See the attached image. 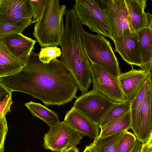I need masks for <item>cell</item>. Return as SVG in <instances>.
<instances>
[{"mask_svg":"<svg viewBox=\"0 0 152 152\" xmlns=\"http://www.w3.org/2000/svg\"><path fill=\"white\" fill-rule=\"evenodd\" d=\"M82 39L86 53L92 64L99 66L113 76L118 77L121 72L108 40L98 34L89 33L83 29Z\"/></svg>","mask_w":152,"mask_h":152,"instance_id":"obj_4","label":"cell"},{"mask_svg":"<svg viewBox=\"0 0 152 152\" xmlns=\"http://www.w3.org/2000/svg\"><path fill=\"white\" fill-rule=\"evenodd\" d=\"M12 93L0 82V103L4 100L7 96H12Z\"/></svg>","mask_w":152,"mask_h":152,"instance_id":"obj_30","label":"cell"},{"mask_svg":"<svg viewBox=\"0 0 152 152\" xmlns=\"http://www.w3.org/2000/svg\"><path fill=\"white\" fill-rule=\"evenodd\" d=\"M64 121L83 137L94 140L99 136V126L73 107L66 112Z\"/></svg>","mask_w":152,"mask_h":152,"instance_id":"obj_14","label":"cell"},{"mask_svg":"<svg viewBox=\"0 0 152 152\" xmlns=\"http://www.w3.org/2000/svg\"><path fill=\"white\" fill-rule=\"evenodd\" d=\"M83 137L64 121H59L50 126L44 137V148L52 151L60 152L78 145Z\"/></svg>","mask_w":152,"mask_h":152,"instance_id":"obj_7","label":"cell"},{"mask_svg":"<svg viewBox=\"0 0 152 152\" xmlns=\"http://www.w3.org/2000/svg\"><path fill=\"white\" fill-rule=\"evenodd\" d=\"M114 103L92 89L77 97L73 107L99 126L102 118Z\"/></svg>","mask_w":152,"mask_h":152,"instance_id":"obj_6","label":"cell"},{"mask_svg":"<svg viewBox=\"0 0 152 152\" xmlns=\"http://www.w3.org/2000/svg\"><path fill=\"white\" fill-rule=\"evenodd\" d=\"M46 0H30L33 12L31 24L35 23L40 18L45 7Z\"/></svg>","mask_w":152,"mask_h":152,"instance_id":"obj_27","label":"cell"},{"mask_svg":"<svg viewBox=\"0 0 152 152\" xmlns=\"http://www.w3.org/2000/svg\"><path fill=\"white\" fill-rule=\"evenodd\" d=\"M60 152H79V151L76 146H72Z\"/></svg>","mask_w":152,"mask_h":152,"instance_id":"obj_33","label":"cell"},{"mask_svg":"<svg viewBox=\"0 0 152 152\" xmlns=\"http://www.w3.org/2000/svg\"><path fill=\"white\" fill-rule=\"evenodd\" d=\"M64 30L60 45L61 61L73 75L78 89L84 94L92 82V63L86 53L83 42L82 24L73 8L65 15Z\"/></svg>","mask_w":152,"mask_h":152,"instance_id":"obj_2","label":"cell"},{"mask_svg":"<svg viewBox=\"0 0 152 152\" xmlns=\"http://www.w3.org/2000/svg\"><path fill=\"white\" fill-rule=\"evenodd\" d=\"M152 23L137 32L142 64V69L152 71Z\"/></svg>","mask_w":152,"mask_h":152,"instance_id":"obj_19","label":"cell"},{"mask_svg":"<svg viewBox=\"0 0 152 152\" xmlns=\"http://www.w3.org/2000/svg\"><path fill=\"white\" fill-rule=\"evenodd\" d=\"M82 25L92 31L112 39L107 18L96 0H76L73 6Z\"/></svg>","mask_w":152,"mask_h":152,"instance_id":"obj_5","label":"cell"},{"mask_svg":"<svg viewBox=\"0 0 152 152\" xmlns=\"http://www.w3.org/2000/svg\"><path fill=\"white\" fill-rule=\"evenodd\" d=\"M83 152H95L90 145L86 146Z\"/></svg>","mask_w":152,"mask_h":152,"instance_id":"obj_34","label":"cell"},{"mask_svg":"<svg viewBox=\"0 0 152 152\" xmlns=\"http://www.w3.org/2000/svg\"><path fill=\"white\" fill-rule=\"evenodd\" d=\"M125 132L105 137H98L90 145L95 152H117L119 142Z\"/></svg>","mask_w":152,"mask_h":152,"instance_id":"obj_22","label":"cell"},{"mask_svg":"<svg viewBox=\"0 0 152 152\" xmlns=\"http://www.w3.org/2000/svg\"><path fill=\"white\" fill-rule=\"evenodd\" d=\"M8 131L7 122L5 116L0 118V152L4 151V143Z\"/></svg>","mask_w":152,"mask_h":152,"instance_id":"obj_28","label":"cell"},{"mask_svg":"<svg viewBox=\"0 0 152 152\" xmlns=\"http://www.w3.org/2000/svg\"><path fill=\"white\" fill-rule=\"evenodd\" d=\"M142 145L137 140L128 152H140Z\"/></svg>","mask_w":152,"mask_h":152,"instance_id":"obj_32","label":"cell"},{"mask_svg":"<svg viewBox=\"0 0 152 152\" xmlns=\"http://www.w3.org/2000/svg\"><path fill=\"white\" fill-rule=\"evenodd\" d=\"M130 71L121 73L118 77L121 89L126 99L129 102L133 98L152 71L140 69L131 66Z\"/></svg>","mask_w":152,"mask_h":152,"instance_id":"obj_12","label":"cell"},{"mask_svg":"<svg viewBox=\"0 0 152 152\" xmlns=\"http://www.w3.org/2000/svg\"><path fill=\"white\" fill-rule=\"evenodd\" d=\"M147 0H125L127 10L128 27L132 32L137 33L152 20V15L144 10Z\"/></svg>","mask_w":152,"mask_h":152,"instance_id":"obj_13","label":"cell"},{"mask_svg":"<svg viewBox=\"0 0 152 152\" xmlns=\"http://www.w3.org/2000/svg\"><path fill=\"white\" fill-rule=\"evenodd\" d=\"M59 0H46L42 14L35 23L33 34L42 47L60 45L64 34L63 18L66 6Z\"/></svg>","mask_w":152,"mask_h":152,"instance_id":"obj_3","label":"cell"},{"mask_svg":"<svg viewBox=\"0 0 152 152\" xmlns=\"http://www.w3.org/2000/svg\"><path fill=\"white\" fill-rule=\"evenodd\" d=\"M25 105L33 116L39 118L50 126L59 121L58 116L56 112L39 103L31 101L25 103Z\"/></svg>","mask_w":152,"mask_h":152,"instance_id":"obj_21","label":"cell"},{"mask_svg":"<svg viewBox=\"0 0 152 152\" xmlns=\"http://www.w3.org/2000/svg\"><path fill=\"white\" fill-rule=\"evenodd\" d=\"M10 51L14 56L27 63L37 42L36 40L18 33L3 38Z\"/></svg>","mask_w":152,"mask_h":152,"instance_id":"obj_16","label":"cell"},{"mask_svg":"<svg viewBox=\"0 0 152 152\" xmlns=\"http://www.w3.org/2000/svg\"><path fill=\"white\" fill-rule=\"evenodd\" d=\"M30 0H0V22L32 21Z\"/></svg>","mask_w":152,"mask_h":152,"instance_id":"obj_11","label":"cell"},{"mask_svg":"<svg viewBox=\"0 0 152 152\" xmlns=\"http://www.w3.org/2000/svg\"><path fill=\"white\" fill-rule=\"evenodd\" d=\"M98 137H105L127 131L131 129L130 110L126 113L100 128Z\"/></svg>","mask_w":152,"mask_h":152,"instance_id":"obj_20","label":"cell"},{"mask_svg":"<svg viewBox=\"0 0 152 152\" xmlns=\"http://www.w3.org/2000/svg\"><path fill=\"white\" fill-rule=\"evenodd\" d=\"M13 102L12 96H7L0 103V118L5 116L8 113L11 112L10 107Z\"/></svg>","mask_w":152,"mask_h":152,"instance_id":"obj_29","label":"cell"},{"mask_svg":"<svg viewBox=\"0 0 152 152\" xmlns=\"http://www.w3.org/2000/svg\"><path fill=\"white\" fill-rule=\"evenodd\" d=\"M0 82L11 92L30 94L46 106H60L77 97L75 79L61 61L56 58L48 64L43 63L33 51L22 70L0 77Z\"/></svg>","mask_w":152,"mask_h":152,"instance_id":"obj_1","label":"cell"},{"mask_svg":"<svg viewBox=\"0 0 152 152\" xmlns=\"http://www.w3.org/2000/svg\"><path fill=\"white\" fill-rule=\"evenodd\" d=\"M61 50L57 46L41 48L38 54L39 60L43 63L48 64L51 60L61 56Z\"/></svg>","mask_w":152,"mask_h":152,"instance_id":"obj_25","label":"cell"},{"mask_svg":"<svg viewBox=\"0 0 152 152\" xmlns=\"http://www.w3.org/2000/svg\"><path fill=\"white\" fill-rule=\"evenodd\" d=\"M130 110V103L127 99L119 103L114 102L102 120L99 126L100 128Z\"/></svg>","mask_w":152,"mask_h":152,"instance_id":"obj_23","label":"cell"},{"mask_svg":"<svg viewBox=\"0 0 152 152\" xmlns=\"http://www.w3.org/2000/svg\"><path fill=\"white\" fill-rule=\"evenodd\" d=\"M93 89L101 93L115 103L126 99L118 77H114L103 68L94 64L91 66Z\"/></svg>","mask_w":152,"mask_h":152,"instance_id":"obj_9","label":"cell"},{"mask_svg":"<svg viewBox=\"0 0 152 152\" xmlns=\"http://www.w3.org/2000/svg\"><path fill=\"white\" fill-rule=\"evenodd\" d=\"M152 84L147 91L140 114V128L137 139L142 144L152 136Z\"/></svg>","mask_w":152,"mask_h":152,"instance_id":"obj_15","label":"cell"},{"mask_svg":"<svg viewBox=\"0 0 152 152\" xmlns=\"http://www.w3.org/2000/svg\"><path fill=\"white\" fill-rule=\"evenodd\" d=\"M152 83V73L143 83L133 98L130 102L131 119V129L136 138L139 133L140 114L146 93Z\"/></svg>","mask_w":152,"mask_h":152,"instance_id":"obj_18","label":"cell"},{"mask_svg":"<svg viewBox=\"0 0 152 152\" xmlns=\"http://www.w3.org/2000/svg\"><path fill=\"white\" fill-rule=\"evenodd\" d=\"M115 50L123 59L131 66L135 65L142 68L140 48L137 33L129 28L124 31L118 41L114 42Z\"/></svg>","mask_w":152,"mask_h":152,"instance_id":"obj_10","label":"cell"},{"mask_svg":"<svg viewBox=\"0 0 152 152\" xmlns=\"http://www.w3.org/2000/svg\"><path fill=\"white\" fill-rule=\"evenodd\" d=\"M142 144L140 152H152V136L145 143Z\"/></svg>","mask_w":152,"mask_h":152,"instance_id":"obj_31","label":"cell"},{"mask_svg":"<svg viewBox=\"0 0 152 152\" xmlns=\"http://www.w3.org/2000/svg\"><path fill=\"white\" fill-rule=\"evenodd\" d=\"M31 24V21L22 20L15 22H0V38L18 33H22Z\"/></svg>","mask_w":152,"mask_h":152,"instance_id":"obj_24","label":"cell"},{"mask_svg":"<svg viewBox=\"0 0 152 152\" xmlns=\"http://www.w3.org/2000/svg\"><path fill=\"white\" fill-rule=\"evenodd\" d=\"M137 140L134 133L125 131L120 141L117 152H128Z\"/></svg>","mask_w":152,"mask_h":152,"instance_id":"obj_26","label":"cell"},{"mask_svg":"<svg viewBox=\"0 0 152 152\" xmlns=\"http://www.w3.org/2000/svg\"><path fill=\"white\" fill-rule=\"evenodd\" d=\"M97 1L108 21L112 39L113 42L117 41L124 31L129 28L125 0H97Z\"/></svg>","mask_w":152,"mask_h":152,"instance_id":"obj_8","label":"cell"},{"mask_svg":"<svg viewBox=\"0 0 152 152\" xmlns=\"http://www.w3.org/2000/svg\"><path fill=\"white\" fill-rule=\"evenodd\" d=\"M27 64L13 55L9 50L4 39L0 38V77L18 73Z\"/></svg>","mask_w":152,"mask_h":152,"instance_id":"obj_17","label":"cell"}]
</instances>
